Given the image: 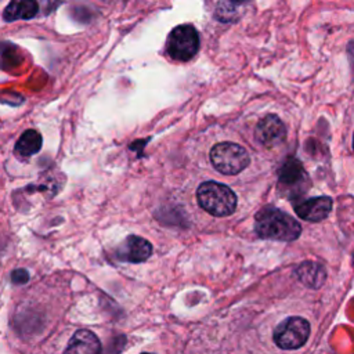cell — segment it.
Wrapping results in <instances>:
<instances>
[{
    "label": "cell",
    "mask_w": 354,
    "mask_h": 354,
    "mask_svg": "<svg viewBox=\"0 0 354 354\" xmlns=\"http://www.w3.org/2000/svg\"><path fill=\"white\" fill-rule=\"evenodd\" d=\"M22 57L18 47L11 43L0 41V69H11L21 64Z\"/></svg>",
    "instance_id": "14"
},
{
    "label": "cell",
    "mask_w": 354,
    "mask_h": 354,
    "mask_svg": "<svg viewBox=\"0 0 354 354\" xmlns=\"http://www.w3.org/2000/svg\"><path fill=\"white\" fill-rule=\"evenodd\" d=\"M101 343L95 333L88 329H79L71 337L64 354H100Z\"/></svg>",
    "instance_id": "10"
},
{
    "label": "cell",
    "mask_w": 354,
    "mask_h": 354,
    "mask_svg": "<svg viewBox=\"0 0 354 354\" xmlns=\"http://www.w3.org/2000/svg\"><path fill=\"white\" fill-rule=\"evenodd\" d=\"M256 140L267 148H272L283 142L286 138V127L277 115H266L254 129Z\"/></svg>",
    "instance_id": "6"
},
{
    "label": "cell",
    "mask_w": 354,
    "mask_h": 354,
    "mask_svg": "<svg viewBox=\"0 0 354 354\" xmlns=\"http://www.w3.org/2000/svg\"><path fill=\"white\" fill-rule=\"evenodd\" d=\"M310 336V324L301 317H289L279 322L274 330V343L282 350L301 347Z\"/></svg>",
    "instance_id": "5"
},
{
    "label": "cell",
    "mask_w": 354,
    "mask_h": 354,
    "mask_svg": "<svg viewBox=\"0 0 354 354\" xmlns=\"http://www.w3.org/2000/svg\"><path fill=\"white\" fill-rule=\"evenodd\" d=\"M199 206L216 217H225L234 213L236 207V195L225 184L217 181H205L196 189Z\"/></svg>",
    "instance_id": "2"
},
{
    "label": "cell",
    "mask_w": 354,
    "mask_h": 354,
    "mask_svg": "<svg viewBox=\"0 0 354 354\" xmlns=\"http://www.w3.org/2000/svg\"><path fill=\"white\" fill-rule=\"evenodd\" d=\"M141 354H151V353H141Z\"/></svg>",
    "instance_id": "16"
},
{
    "label": "cell",
    "mask_w": 354,
    "mask_h": 354,
    "mask_svg": "<svg viewBox=\"0 0 354 354\" xmlns=\"http://www.w3.org/2000/svg\"><path fill=\"white\" fill-rule=\"evenodd\" d=\"M152 253V245L149 241L137 236V235H129L122 246L118 249V257L123 261L129 263H142L145 261Z\"/></svg>",
    "instance_id": "9"
},
{
    "label": "cell",
    "mask_w": 354,
    "mask_h": 354,
    "mask_svg": "<svg viewBox=\"0 0 354 354\" xmlns=\"http://www.w3.org/2000/svg\"><path fill=\"white\" fill-rule=\"evenodd\" d=\"M39 12V4L33 0L10 1L4 8L3 18L6 22H14L17 19H32Z\"/></svg>",
    "instance_id": "12"
},
{
    "label": "cell",
    "mask_w": 354,
    "mask_h": 354,
    "mask_svg": "<svg viewBox=\"0 0 354 354\" xmlns=\"http://www.w3.org/2000/svg\"><path fill=\"white\" fill-rule=\"evenodd\" d=\"M41 136L39 131L30 129L25 130L15 144V153L24 158H29L41 149Z\"/></svg>",
    "instance_id": "13"
},
{
    "label": "cell",
    "mask_w": 354,
    "mask_h": 354,
    "mask_svg": "<svg viewBox=\"0 0 354 354\" xmlns=\"http://www.w3.org/2000/svg\"><path fill=\"white\" fill-rule=\"evenodd\" d=\"M210 162L221 174L234 176L249 166L250 158L243 147L224 141L213 145L210 149Z\"/></svg>",
    "instance_id": "3"
},
{
    "label": "cell",
    "mask_w": 354,
    "mask_h": 354,
    "mask_svg": "<svg viewBox=\"0 0 354 354\" xmlns=\"http://www.w3.org/2000/svg\"><path fill=\"white\" fill-rule=\"evenodd\" d=\"M304 183H307V174L301 163L293 158L288 159L279 171V185L285 187L288 194H300L306 191Z\"/></svg>",
    "instance_id": "8"
},
{
    "label": "cell",
    "mask_w": 354,
    "mask_h": 354,
    "mask_svg": "<svg viewBox=\"0 0 354 354\" xmlns=\"http://www.w3.org/2000/svg\"><path fill=\"white\" fill-rule=\"evenodd\" d=\"M332 199L329 196H314L295 205L296 214L307 221L317 223L329 216L332 212Z\"/></svg>",
    "instance_id": "7"
},
{
    "label": "cell",
    "mask_w": 354,
    "mask_h": 354,
    "mask_svg": "<svg viewBox=\"0 0 354 354\" xmlns=\"http://www.w3.org/2000/svg\"><path fill=\"white\" fill-rule=\"evenodd\" d=\"M166 50L167 54L177 61H188L194 58L199 50V36L196 29L188 24L176 26L167 37Z\"/></svg>",
    "instance_id": "4"
},
{
    "label": "cell",
    "mask_w": 354,
    "mask_h": 354,
    "mask_svg": "<svg viewBox=\"0 0 354 354\" xmlns=\"http://www.w3.org/2000/svg\"><path fill=\"white\" fill-rule=\"evenodd\" d=\"M254 231L260 238L292 242L301 234V225L290 214L266 206L254 216Z\"/></svg>",
    "instance_id": "1"
},
{
    "label": "cell",
    "mask_w": 354,
    "mask_h": 354,
    "mask_svg": "<svg viewBox=\"0 0 354 354\" xmlns=\"http://www.w3.org/2000/svg\"><path fill=\"white\" fill-rule=\"evenodd\" d=\"M296 275L299 281L311 289L321 288L326 281V270L322 264L311 260L300 263L296 268Z\"/></svg>",
    "instance_id": "11"
},
{
    "label": "cell",
    "mask_w": 354,
    "mask_h": 354,
    "mask_svg": "<svg viewBox=\"0 0 354 354\" xmlns=\"http://www.w3.org/2000/svg\"><path fill=\"white\" fill-rule=\"evenodd\" d=\"M11 281L17 285H24L29 281V274L24 268H17L11 272Z\"/></svg>",
    "instance_id": "15"
}]
</instances>
